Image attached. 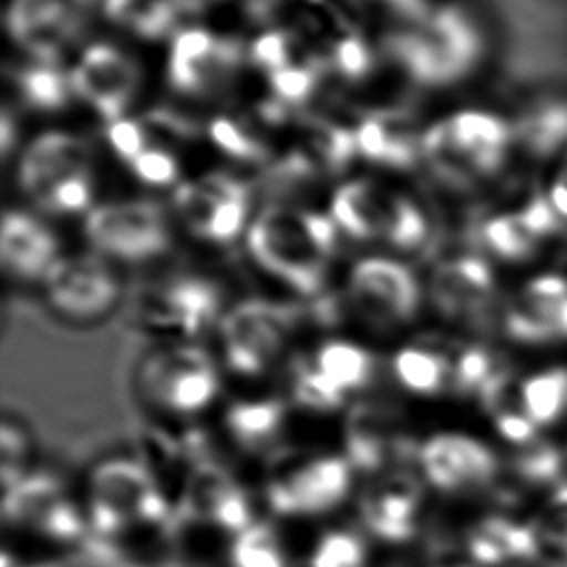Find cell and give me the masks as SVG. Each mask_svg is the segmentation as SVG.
<instances>
[{
    "instance_id": "obj_25",
    "label": "cell",
    "mask_w": 567,
    "mask_h": 567,
    "mask_svg": "<svg viewBox=\"0 0 567 567\" xmlns=\"http://www.w3.org/2000/svg\"><path fill=\"white\" fill-rule=\"evenodd\" d=\"M416 137L408 117L385 111L365 120L357 131V151L388 166H410L416 157Z\"/></svg>"
},
{
    "instance_id": "obj_7",
    "label": "cell",
    "mask_w": 567,
    "mask_h": 567,
    "mask_svg": "<svg viewBox=\"0 0 567 567\" xmlns=\"http://www.w3.org/2000/svg\"><path fill=\"white\" fill-rule=\"evenodd\" d=\"M352 485L346 456L317 454L288 463L266 485L268 505L281 516H317L343 503Z\"/></svg>"
},
{
    "instance_id": "obj_30",
    "label": "cell",
    "mask_w": 567,
    "mask_h": 567,
    "mask_svg": "<svg viewBox=\"0 0 567 567\" xmlns=\"http://www.w3.org/2000/svg\"><path fill=\"white\" fill-rule=\"evenodd\" d=\"M421 151H423L427 164L432 166V171L443 182H447L456 188H465V186L474 184L476 177H481L478 171L474 168V164L470 162V157L456 144L447 120L430 126V131L421 140Z\"/></svg>"
},
{
    "instance_id": "obj_50",
    "label": "cell",
    "mask_w": 567,
    "mask_h": 567,
    "mask_svg": "<svg viewBox=\"0 0 567 567\" xmlns=\"http://www.w3.org/2000/svg\"><path fill=\"white\" fill-rule=\"evenodd\" d=\"M554 332H556V339L567 337V301L558 308V312L554 317Z\"/></svg>"
},
{
    "instance_id": "obj_42",
    "label": "cell",
    "mask_w": 567,
    "mask_h": 567,
    "mask_svg": "<svg viewBox=\"0 0 567 567\" xmlns=\"http://www.w3.org/2000/svg\"><path fill=\"white\" fill-rule=\"evenodd\" d=\"M66 9H71L66 0H13L7 13V24L11 35L16 38L18 33L31 27H38L47 20L58 18Z\"/></svg>"
},
{
    "instance_id": "obj_14",
    "label": "cell",
    "mask_w": 567,
    "mask_h": 567,
    "mask_svg": "<svg viewBox=\"0 0 567 567\" xmlns=\"http://www.w3.org/2000/svg\"><path fill=\"white\" fill-rule=\"evenodd\" d=\"M75 93L102 117L115 122L140 86L137 64L109 44H93L84 51L71 73Z\"/></svg>"
},
{
    "instance_id": "obj_37",
    "label": "cell",
    "mask_w": 567,
    "mask_h": 567,
    "mask_svg": "<svg viewBox=\"0 0 567 567\" xmlns=\"http://www.w3.org/2000/svg\"><path fill=\"white\" fill-rule=\"evenodd\" d=\"M494 357L481 346H465L454 352L452 390L461 394H481L483 388L498 374Z\"/></svg>"
},
{
    "instance_id": "obj_47",
    "label": "cell",
    "mask_w": 567,
    "mask_h": 567,
    "mask_svg": "<svg viewBox=\"0 0 567 567\" xmlns=\"http://www.w3.org/2000/svg\"><path fill=\"white\" fill-rule=\"evenodd\" d=\"M494 423H496V430L501 432V436H505L509 443L527 445L529 441H534L536 425L525 414L503 410V412L494 414Z\"/></svg>"
},
{
    "instance_id": "obj_31",
    "label": "cell",
    "mask_w": 567,
    "mask_h": 567,
    "mask_svg": "<svg viewBox=\"0 0 567 567\" xmlns=\"http://www.w3.org/2000/svg\"><path fill=\"white\" fill-rule=\"evenodd\" d=\"M516 135L534 155H551L567 144V100L534 104L518 122Z\"/></svg>"
},
{
    "instance_id": "obj_26",
    "label": "cell",
    "mask_w": 567,
    "mask_h": 567,
    "mask_svg": "<svg viewBox=\"0 0 567 567\" xmlns=\"http://www.w3.org/2000/svg\"><path fill=\"white\" fill-rule=\"evenodd\" d=\"M470 556L478 565H498L507 558H529L538 554V534L527 525L507 518H485L467 538Z\"/></svg>"
},
{
    "instance_id": "obj_32",
    "label": "cell",
    "mask_w": 567,
    "mask_h": 567,
    "mask_svg": "<svg viewBox=\"0 0 567 567\" xmlns=\"http://www.w3.org/2000/svg\"><path fill=\"white\" fill-rule=\"evenodd\" d=\"M523 414L534 425H549L567 412V368L538 372L520 385Z\"/></svg>"
},
{
    "instance_id": "obj_35",
    "label": "cell",
    "mask_w": 567,
    "mask_h": 567,
    "mask_svg": "<svg viewBox=\"0 0 567 567\" xmlns=\"http://www.w3.org/2000/svg\"><path fill=\"white\" fill-rule=\"evenodd\" d=\"M481 237L494 255L507 261H520L532 257L538 244L520 213H507L487 219L481 228Z\"/></svg>"
},
{
    "instance_id": "obj_44",
    "label": "cell",
    "mask_w": 567,
    "mask_h": 567,
    "mask_svg": "<svg viewBox=\"0 0 567 567\" xmlns=\"http://www.w3.org/2000/svg\"><path fill=\"white\" fill-rule=\"evenodd\" d=\"M317 66L310 64H292L286 69H279L275 73H270V84L275 89V93L284 100V102H303L317 82Z\"/></svg>"
},
{
    "instance_id": "obj_8",
    "label": "cell",
    "mask_w": 567,
    "mask_h": 567,
    "mask_svg": "<svg viewBox=\"0 0 567 567\" xmlns=\"http://www.w3.org/2000/svg\"><path fill=\"white\" fill-rule=\"evenodd\" d=\"M288 330L281 308L259 299L241 301L219 319L221 357L235 374H261L284 352Z\"/></svg>"
},
{
    "instance_id": "obj_36",
    "label": "cell",
    "mask_w": 567,
    "mask_h": 567,
    "mask_svg": "<svg viewBox=\"0 0 567 567\" xmlns=\"http://www.w3.org/2000/svg\"><path fill=\"white\" fill-rule=\"evenodd\" d=\"M230 567H286L284 547L272 527L250 523L235 534L230 545Z\"/></svg>"
},
{
    "instance_id": "obj_40",
    "label": "cell",
    "mask_w": 567,
    "mask_h": 567,
    "mask_svg": "<svg viewBox=\"0 0 567 567\" xmlns=\"http://www.w3.org/2000/svg\"><path fill=\"white\" fill-rule=\"evenodd\" d=\"M210 137L213 142L237 159H264L266 157V144L246 126L230 117H219L210 124Z\"/></svg>"
},
{
    "instance_id": "obj_41",
    "label": "cell",
    "mask_w": 567,
    "mask_h": 567,
    "mask_svg": "<svg viewBox=\"0 0 567 567\" xmlns=\"http://www.w3.org/2000/svg\"><path fill=\"white\" fill-rule=\"evenodd\" d=\"M91 202V177L89 171L75 173L71 177H64L53 188H49L38 204L55 215H73L86 210Z\"/></svg>"
},
{
    "instance_id": "obj_29",
    "label": "cell",
    "mask_w": 567,
    "mask_h": 567,
    "mask_svg": "<svg viewBox=\"0 0 567 567\" xmlns=\"http://www.w3.org/2000/svg\"><path fill=\"white\" fill-rule=\"evenodd\" d=\"M315 365L346 394L361 390L372 377V357L359 343L332 339L317 348Z\"/></svg>"
},
{
    "instance_id": "obj_18",
    "label": "cell",
    "mask_w": 567,
    "mask_h": 567,
    "mask_svg": "<svg viewBox=\"0 0 567 567\" xmlns=\"http://www.w3.org/2000/svg\"><path fill=\"white\" fill-rule=\"evenodd\" d=\"M184 503L195 518L239 534L250 525V507L241 487L217 465H199L184 483Z\"/></svg>"
},
{
    "instance_id": "obj_28",
    "label": "cell",
    "mask_w": 567,
    "mask_h": 567,
    "mask_svg": "<svg viewBox=\"0 0 567 567\" xmlns=\"http://www.w3.org/2000/svg\"><path fill=\"white\" fill-rule=\"evenodd\" d=\"M239 58L241 51L237 42L217 38L206 55L190 62H168V78L177 91L206 93L228 80Z\"/></svg>"
},
{
    "instance_id": "obj_6",
    "label": "cell",
    "mask_w": 567,
    "mask_h": 567,
    "mask_svg": "<svg viewBox=\"0 0 567 567\" xmlns=\"http://www.w3.org/2000/svg\"><path fill=\"white\" fill-rule=\"evenodd\" d=\"M140 328L168 341H186L217 321V288L202 277H171L140 286L133 299Z\"/></svg>"
},
{
    "instance_id": "obj_4",
    "label": "cell",
    "mask_w": 567,
    "mask_h": 567,
    "mask_svg": "<svg viewBox=\"0 0 567 567\" xmlns=\"http://www.w3.org/2000/svg\"><path fill=\"white\" fill-rule=\"evenodd\" d=\"M140 396L171 414H195L210 405L219 390L213 359L188 341H166L151 350L135 374Z\"/></svg>"
},
{
    "instance_id": "obj_19",
    "label": "cell",
    "mask_w": 567,
    "mask_h": 567,
    "mask_svg": "<svg viewBox=\"0 0 567 567\" xmlns=\"http://www.w3.org/2000/svg\"><path fill=\"white\" fill-rule=\"evenodd\" d=\"M86 144L69 133H44L31 142L20 164V184L38 202L64 177L89 171Z\"/></svg>"
},
{
    "instance_id": "obj_27",
    "label": "cell",
    "mask_w": 567,
    "mask_h": 567,
    "mask_svg": "<svg viewBox=\"0 0 567 567\" xmlns=\"http://www.w3.org/2000/svg\"><path fill=\"white\" fill-rule=\"evenodd\" d=\"M286 421V405L275 396L241 399L226 408L224 425L246 450H261L277 439Z\"/></svg>"
},
{
    "instance_id": "obj_46",
    "label": "cell",
    "mask_w": 567,
    "mask_h": 567,
    "mask_svg": "<svg viewBox=\"0 0 567 567\" xmlns=\"http://www.w3.org/2000/svg\"><path fill=\"white\" fill-rule=\"evenodd\" d=\"M111 146L117 151V155L126 159H135L148 148V135L142 122L135 120H115L109 128Z\"/></svg>"
},
{
    "instance_id": "obj_22",
    "label": "cell",
    "mask_w": 567,
    "mask_h": 567,
    "mask_svg": "<svg viewBox=\"0 0 567 567\" xmlns=\"http://www.w3.org/2000/svg\"><path fill=\"white\" fill-rule=\"evenodd\" d=\"M392 372L408 392L434 396L452 390L454 352L441 339L423 337L394 352Z\"/></svg>"
},
{
    "instance_id": "obj_38",
    "label": "cell",
    "mask_w": 567,
    "mask_h": 567,
    "mask_svg": "<svg viewBox=\"0 0 567 567\" xmlns=\"http://www.w3.org/2000/svg\"><path fill=\"white\" fill-rule=\"evenodd\" d=\"M365 547L361 538L346 529L326 532L310 551L308 567H361Z\"/></svg>"
},
{
    "instance_id": "obj_13",
    "label": "cell",
    "mask_w": 567,
    "mask_h": 567,
    "mask_svg": "<svg viewBox=\"0 0 567 567\" xmlns=\"http://www.w3.org/2000/svg\"><path fill=\"white\" fill-rule=\"evenodd\" d=\"M423 478L443 492H463L489 483L498 461L494 452L474 436L461 432L432 434L419 447Z\"/></svg>"
},
{
    "instance_id": "obj_34",
    "label": "cell",
    "mask_w": 567,
    "mask_h": 567,
    "mask_svg": "<svg viewBox=\"0 0 567 567\" xmlns=\"http://www.w3.org/2000/svg\"><path fill=\"white\" fill-rule=\"evenodd\" d=\"M290 390L297 405L310 412H334L339 410L348 394L337 388L317 365L315 361H297L290 372Z\"/></svg>"
},
{
    "instance_id": "obj_15",
    "label": "cell",
    "mask_w": 567,
    "mask_h": 567,
    "mask_svg": "<svg viewBox=\"0 0 567 567\" xmlns=\"http://www.w3.org/2000/svg\"><path fill=\"white\" fill-rule=\"evenodd\" d=\"M427 297L450 321H483L494 297V275L481 257L458 255L434 268Z\"/></svg>"
},
{
    "instance_id": "obj_11",
    "label": "cell",
    "mask_w": 567,
    "mask_h": 567,
    "mask_svg": "<svg viewBox=\"0 0 567 567\" xmlns=\"http://www.w3.org/2000/svg\"><path fill=\"white\" fill-rule=\"evenodd\" d=\"M49 306L73 321H95L120 299V281L109 264L95 255L58 257L42 277Z\"/></svg>"
},
{
    "instance_id": "obj_49",
    "label": "cell",
    "mask_w": 567,
    "mask_h": 567,
    "mask_svg": "<svg viewBox=\"0 0 567 567\" xmlns=\"http://www.w3.org/2000/svg\"><path fill=\"white\" fill-rule=\"evenodd\" d=\"M0 144H2V153L7 155L13 146V120L11 113L4 109L2 113V122H0Z\"/></svg>"
},
{
    "instance_id": "obj_21",
    "label": "cell",
    "mask_w": 567,
    "mask_h": 567,
    "mask_svg": "<svg viewBox=\"0 0 567 567\" xmlns=\"http://www.w3.org/2000/svg\"><path fill=\"white\" fill-rule=\"evenodd\" d=\"M396 195L370 182L343 184L332 199V219L354 239H385Z\"/></svg>"
},
{
    "instance_id": "obj_5",
    "label": "cell",
    "mask_w": 567,
    "mask_h": 567,
    "mask_svg": "<svg viewBox=\"0 0 567 567\" xmlns=\"http://www.w3.org/2000/svg\"><path fill=\"white\" fill-rule=\"evenodd\" d=\"M168 503L151 472L133 461H104L91 472L89 518L102 534L164 520Z\"/></svg>"
},
{
    "instance_id": "obj_3",
    "label": "cell",
    "mask_w": 567,
    "mask_h": 567,
    "mask_svg": "<svg viewBox=\"0 0 567 567\" xmlns=\"http://www.w3.org/2000/svg\"><path fill=\"white\" fill-rule=\"evenodd\" d=\"M505 31V66L525 82H567V0H489Z\"/></svg>"
},
{
    "instance_id": "obj_1",
    "label": "cell",
    "mask_w": 567,
    "mask_h": 567,
    "mask_svg": "<svg viewBox=\"0 0 567 567\" xmlns=\"http://www.w3.org/2000/svg\"><path fill=\"white\" fill-rule=\"evenodd\" d=\"M337 230L332 217L272 206L250 224L248 250L281 284L299 295H315L326 284Z\"/></svg>"
},
{
    "instance_id": "obj_24",
    "label": "cell",
    "mask_w": 567,
    "mask_h": 567,
    "mask_svg": "<svg viewBox=\"0 0 567 567\" xmlns=\"http://www.w3.org/2000/svg\"><path fill=\"white\" fill-rule=\"evenodd\" d=\"M239 195H248V188L226 175H208L197 182H186L175 190V208L184 226L199 239L210 237L213 221L219 208Z\"/></svg>"
},
{
    "instance_id": "obj_48",
    "label": "cell",
    "mask_w": 567,
    "mask_h": 567,
    "mask_svg": "<svg viewBox=\"0 0 567 567\" xmlns=\"http://www.w3.org/2000/svg\"><path fill=\"white\" fill-rule=\"evenodd\" d=\"M394 7H399L408 18H412L414 22H419V20H423L427 13H430V9H427V4H425V0H390Z\"/></svg>"
},
{
    "instance_id": "obj_39",
    "label": "cell",
    "mask_w": 567,
    "mask_h": 567,
    "mask_svg": "<svg viewBox=\"0 0 567 567\" xmlns=\"http://www.w3.org/2000/svg\"><path fill=\"white\" fill-rule=\"evenodd\" d=\"M0 465H2V485L9 487L22 476H27L24 467L31 454V441L27 430L18 423V419L4 416L0 430Z\"/></svg>"
},
{
    "instance_id": "obj_10",
    "label": "cell",
    "mask_w": 567,
    "mask_h": 567,
    "mask_svg": "<svg viewBox=\"0 0 567 567\" xmlns=\"http://www.w3.org/2000/svg\"><path fill=\"white\" fill-rule=\"evenodd\" d=\"M86 235L102 255L122 261L157 257L171 244L166 217L153 202H120L93 208L86 217Z\"/></svg>"
},
{
    "instance_id": "obj_2",
    "label": "cell",
    "mask_w": 567,
    "mask_h": 567,
    "mask_svg": "<svg viewBox=\"0 0 567 567\" xmlns=\"http://www.w3.org/2000/svg\"><path fill=\"white\" fill-rule=\"evenodd\" d=\"M390 55L421 84H450L470 73L481 53L478 24L458 7L430 11L412 31L388 40Z\"/></svg>"
},
{
    "instance_id": "obj_16",
    "label": "cell",
    "mask_w": 567,
    "mask_h": 567,
    "mask_svg": "<svg viewBox=\"0 0 567 567\" xmlns=\"http://www.w3.org/2000/svg\"><path fill=\"white\" fill-rule=\"evenodd\" d=\"M421 483L401 470L383 472L361 494V516L372 536L385 543L408 540L419 520Z\"/></svg>"
},
{
    "instance_id": "obj_17",
    "label": "cell",
    "mask_w": 567,
    "mask_h": 567,
    "mask_svg": "<svg viewBox=\"0 0 567 567\" xmlns=\"http://www.w3.org/2000/svg\"><path fill=\"white\" fill-rule=\"evenodd\" d=\"M408 445L405 430L390 410L359 405L346 421V450L352 467L365 472H390Z\"/></svg>"
},
{
    "instance_id": "obj_33",
    "label": "cell",
    "mask_w": 567,
    "mask_h": 567,
    "mask_svg": "<svg viewBox=\"0 0 567 567\" xmlns=\"http://www.w3.org/2000/svg\"><path fill=\"white\" fill-rule=\"evenodd\" d=\"M16 82L24 102L40 111H58L69 102L71 93H75L71 75H64L51 64L22 69Z\"/></svg>"
},
{
    "instance_id": "obj_45",
    "label": "cell",
    "mask_w": 567,
    "mask_h": 567,
    "mask_svg": "<svg viewBox=\"0 0 567 567\" xmlns=\"http://www.w3.org/2000/svg\"><path fill=\"white\" fill-rule=\"evenodd\" d=\"M131 166L142 182L155 184V186L171 184L177 177V164L173 155L166 153L164 148H146L142 155H137L131 162Z\"/></svg>"
},
{
    "instance_id": "obj_20",
    "label": "cell",
    "mask_w": 567,
    "mask_h": 567,
    "mask_svg": "<svg viewBox=\"0 0 567 567\" xmlns=\"http://www.w3.org/2000/svg\"><path fill=\"white\" fill-rule=\"evenodd\" d=\"M0 255L9 275L18 279H42L58 259V241L38 219L11 210L2 219Z\"/></svg>"
},
{
    "instance_id": "obj_12",
    "label": "cell",
    "mask_w": 567,
    "mask_h": 567,
    "mask_svg": "<svg viewBox=\"0 0 567 567\" xmlns=\"http://www.w3.org/2000/svg\"><path fill=\"white\" fill-rule=\"evenodd\" d=\"M4 520L49 540H73L84 520L60 481L47 474H27L4 487Z\"/></svg>"
},
{
    "instance_id": "obj_23",
    "label": "cell",
    "mask_w": 567,
    "mask_h": 567,
    "mask_svg": "<svg viewBox=\"0 0 567 567\" xmlns=\"http://www.w3.org/2000/svg\"><path fill=\"white\" fill-rule=\"evenodd\" d=\"M447 122L456 144L470 157L478 175H492L501 168L514 135L507 122L481 111H463Z\"/></svg>"
},
{
    "instance_id": "obj_43",
    "label": "cell",
    "mask_w": 567,
    "mask_h": 567,
    "mask_svg": "<svg viewBox=\"0 0 567 567\" xmlns=\"http://www.w3.org/2000/svg\"><path fill=\"white\" fill-rule=\"evenodd\" d=\"M518 474L529 483H551L563 470V452L554 445H534L516 458Z\"/></svg>"
},
{
    "instance_id": "obj_9",
    "label": "cell",
    "mask_w": 567,
    "mask_h": 567,
    "mask_svg": "<svg viewBox=\"0 0 567 567\" xmlns=\"http://www.w3.org/2000/svg\"><path fill=\"white\" fill-rule=\"evenodd\" d=\"M350 306L374 326H403L421 308V286L414 272L388 257H365L348 275Z\"/></svg>"
}]
</instances>
